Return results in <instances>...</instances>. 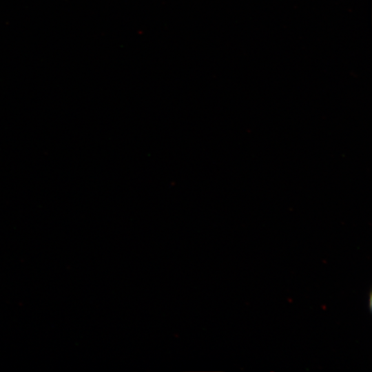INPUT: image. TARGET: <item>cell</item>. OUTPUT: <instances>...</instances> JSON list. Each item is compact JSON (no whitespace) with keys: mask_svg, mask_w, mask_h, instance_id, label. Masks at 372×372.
Instances as JSON below:
<instances>
[]
</instances>
